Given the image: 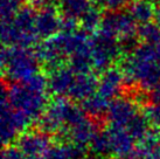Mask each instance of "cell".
<instances>
[{"label": "cell", "instance_id": "obj_5", "mask_svg": "<svg viewBox=\"0 0 160 159\" xmlns=\"http://www.w3.org/2000/svg\"><path fill=\"white\" fill-rule=\"evenodd\" d=\"M85 115L82 108L66 98L56 97L48 103L45 112L38 119L39 130L48 135H56L63 128L76 123Z\"/></svg>", "mask_w": 160, "mask_h": 159}, {"label": "cell", "instance_id": "obj_23", "mask_svg": "<svg viewBox=\"0 0 160 159\" xmlns=\"http://www.w3.org/2000/svg\"><path fill=\"white\" fill-rule=\"evenodd\" d=\"M137 36L142 44H154L160 38V27L152 22L142 23L138 26Z\"/></svg>", "mask_w": 160, "mask_h": 159}, {"label": "cell", "instance_id": "obj_7", "mask_svg": "<svg viewBox=\"0 0 160 159\" xmlns=\"http://www.w3.org/2000/svg\"><path fill=\"white\" fill-rule=\"evenodd\" d=\"M123 53L119 41L97 32L91 39V60L92 68L98 71H105L117 61Z\"/></svg>", "mask_w": 160, "mask_h": 159}, {"label": "cell", "instance_id": "obj_3", "mask_svg": "<svg viewBox=\"0 0 160 159\" xmlns=\"http://www.w3.org/2000/svg\"><path fill=\"white\" fill-rule=\"evenodd\" d=\"M36 12L33 6H22L11 19L1 20L4 46L29 48L39 39L35 28Z\"/></svg>", "mask_w": 160, "mask_h": 159}, {"label": "cell", "instance_id": "obj_26", "mask_svg": "<svg viewBox=\"0 0 160 159\" xmlns=\"http://www.w3.org/2000/svg\"><path fill=\"white\" fill-rule=\"evenodd\" d=\"M41 159H72L67 144L50 145Z\"/></svg>", "mask_w": 160, "mask_h": 159}, {"label": "cell", "instance_id": "obj_2", "mask_svg": "<svg viewBox=\"0 0 160 159\" xmlns=\"http://www.w3.org/2000/svg\"><path fill=\"white\" fill-rule=\"evenodd\" d=\"M122 70L125 76V83L138 85L144 91L152 90L160 81V66L157 62L153 44H142L123 60Z\"/></svg>", "mask_w": 160, "mask_h": 159}, {"label": "cell", "instance_id": "obj_13", "mask_svg": "<svg viewBox=\"0 0 160 159\" xmlns=\"http://www.w3.org/2000/svg\"><path fill=\"white\" fill-rule=\"evenodd\" d=\"M48 74L49 75L47 76V80H48L49 91L58 97H61L64 95L68 96L74 79H75V73L70 68L61 66L54 70L49 71Z\"/></svg>", "mask_w": 160, "mask_h": 159}, {"label": "cell", "instance_id": "obj_33", "mask_svg": "<svg viewBox=\"0 0 160 159\" xmlns=\"http://www.w3.org/2000/svg\"><path fill=\"white\" fill-rule=\"evenodd\" d=\"M151 159H160V146L154 151V153L152 155V158Z\"/></svg>", "mask_w": 160, "mask_h": 159}, {"label": "cell", "instance_id": "obj_20", "mask_svg": "<svg viewBox=\"0 0 160 159\" xmlns=\"http://www.w3.org/2000/svg\"><path fill=\"white\" fill-rule=\"evenodd\" d=\"M102 20L103 14L101 12V9L91 6V8L80 19L81 28L87 32V33H89V34L90 33H93L97 29H99Z\"/></svg>", "mask_w": 160, "mask_h": 159}, {"label": "cell", "instance_id": "obj_34", "mask_svg": "<svg viewBox=\"0 0 160 159\" xmlns=\"http://www.w3.org/2000/svg\"><path fill=\"white\" fill-rule=\"evenodd\" d=\"M85 159H105V158L101 157V156H95V157H89V158H85Z\"/></svg>", "mask_w": 160, "mask_h": 159}, {"label": "cell", "instance_id": "obj_24", "mask_svg": "<svg viewBox=\"0 0 160 159\" xmlns=\"http://www.w3.org/2000/svg\"><path fill=\"white\" fill-rule=\"evenodd\" d=\"M138 146L152 156L154 153V151L160 146V131L150 129L146 135L139 141Z\"/></svg>", "mask_w": 160, "mask_h": 159}, {"label": "cell", "instance_id": "obj_8", "mask_svg": "<svg viewBox=\"0 0 160 159\" xmlns=\"http://www.w3.org/2000/svg\"><path fill=\"white\" fill-rule=\"evenodd\" d=\"M92 119L93 118L85 115L76 123L63 128L58 135L64 141L68 139V141H70V143L89 146L95 133L97 132V124L95 123V121Z\"/></svg>", "mask_w": 160, "mask_h": 159}, {"label": "cell", "instance_id": "obj_32", "mask_svg": "<svg viewBox=\"0 0 160 159\" xmlns=\"http://www.w3.org/2000/svg\"><path fill=\"white\" fill-rule=\"evenodd\" d=\"M154 20H156V23L160 27V5L156 8V13H154Z\"/></svg>", "mask_w": 160, "mask_h": 159}, {"label": "cell", "instance_id": "obj_27", "mask_svg": "<svg viewBox=\"0 0 160 159\" xmlns=\"http://www.w3.org/2000/svg\"><path fill=\"white\" fill-rule=\"evenodd\" d=\"M144 116L148 121L150 125L160 126V104L152 103L146 105L144 109Z\"/></svg>", "mask_w": 160, "mask_h": 159}, {"label": "cell", "instance_id": "obj_10", "mask_svg": "<svg viewBox=\"0 0 160 159\" xmlns=\"http://www.w3.org/2000/svg\"><path fill=\"white\" fill-rule=\"evenodd\" d=\"M137 114V102L130 97H116L110 102L107 118L111 125L125 128Z\"/></svg>", "mask_w": 160, "mask_h": 159}, {"label": "cell", "instance_id": "obj_4", "mask_svg": "<svg viewBox=\"0 0 160 159\" xmlns=\"http://www.w3.org/2000/svg\"><path fill=\"white\" fill-rule=\"evenodd\" d=\"M0 59L5 77L12 82H23L38 74L39 70L40 61L34 49L4 46Z\"/></svg>", "mask_w": 160, "mask_h": 159}, {"label": "cell", "instance_id": "obj_6", "mask_svg": "<svg viewBox=\"0 0 160 159\" xmlns=\"http://www.w3.org/2000/svg\"><path fill=\"white\" fill-rule=\"evenodd\" d=\"M27 115L14 109L9 104L7 98L1 96V109H0V136L4 145H9L14 139L23 133L27 126L32 123Z\"/></svg>", "mask_w": 160, "mask_h": 159}, {"label": "cell", "instance_id": "obj_1", "mask_svg": "<svg viewBox=\"0 0 160 159\" xmlns=\"http://www.w3.org/2000/svg\"><path fill=\"white\" fill-rule=\"evenodd\" d=\"M48 80L42 74H35L23 82L2 85V94L14 109L21 111L32 121H38L48 105Z\"/></svg>", "mask_w": 160, "mask_h": 159}, {"label": "cell", "instance_id": "obj_31", "mask_svg": "<svg viewBox=\"0 0 160 159\" xmlns=\"http://www.w3.org/2000/svg\"><path fill=\"white\" fill-rule=\"evenodd\" d=\"M153 47H154V52H156L157 62H158V64L160 66V38H159V40L157 41L156 44H153Z\"/></svg>", "mask_w": 160, "mask_h": 159}, {"label": "cell", "instance_id": "obj_17", "mask_svg": "<svg viewBox=\"0 0 160 159\" xmlns=\"http://www.w3.org/2000/svg\"><path fill=\"white\" fill-rule=\"evenodd\" d=\"M109 105V100L99 93H95L90 97L82 101V109L89 117L95 119H101L103 116H107Z\"/></svg>", "mask_w": 160, "mask_h": 159}, {"label": "cell", "instance_id": "obj_25", "mask_svg": "<svg viewBox=\"0 0 160 159\" xmlns=\"http://www.w3.org/2000/svg\"><path fill=\"white\" fill-rule=\"evenodd\" d=\"M25 1L26 0H0L1 20H7L12 18L22 7Z\"/></svg>", "mask_w": 160, "mask_h": 159}, {"label": "cell", "instance_id": "obj_30", "mask_svg": "<svg viewBox=\"0 0 160 159\" xmlns=\"http://www.w3.org/2000/svg\"><path fill=\"white\" fill-rule=\"evenodd\" d=\"M148 100L151 101V103H157V104H160V81L157 83V85L154 88L150 90V94H148Z\"/></svg>", "mask_w": 160, "mask_h": 159}, {"label": "cell", "instance_id": "obj_12", "mask_svg": "<svg viewBox=\"0 0 160 159\" xmlns=\"http://www.w3.org/2000/svg\"><path fill=\"white\" fill-rule=\"evenodd\" d=\"M124 85H126V83L122 68L119 69L116 67H110L102 73V76L98 81L97 93L108 100H113L122 93Z\"/></svg>", "mask_w": 160, "mask_h": 159}, {"label": "cell", "instance_id": "obj_29", "mask_svg": "<svg viewBox=\"0 0 160 159\" xmlns=\"http://www.w3.org/2000/svg\"><path fill=\"white\" fill-rule=\"evenodd\" d=\"M132 0H96L101 7L107 8L109 11H115V9H120L125 5H129Z\"/></svg>", "mask_w": 160, "mask_h": 159}, {"label": "cell", "instance_id": "obj_28", "mask_svg": "<svg viewBox=\"0 0 160 159\" xmlns=\"http://www.w3.org/2000/svg\"><path fill=\"white\" fill-rule=\"evenodd\" d=\"M1 159H28L18 145H6L1 152Z\"/></svg>", "mask_w": 160, "mask_h": 159}, {"label": "cell", "instance_id": "obj_11", "mask_svg": "<svg viewBox=\"0 0 160 159\" xmlns=\"http://www.w3.org/2000/svg\"><path fill=\"white\" fill-rule=\"evenodd\" d=\"M35 28L38 36L42 39H49L61 31V18L53 4L38 9Z\"/></svg>", "mask_w": 160, "mask_h": 159}, {"label": "cell", "instance_id": "obj_14", "mask_svg": "<svg viewBox=\"0 0 160 159\" xmlns=\"http://www.w3.org/2000/svg\"><path fill=\"white\" fill-rule=\"evenodd\" d=\"M107 132L109 136V141H110L111 153H113L116 157L129 155L134 150L136 139L130 135L126 128L110 125Z\"/></svg>", "mask_w": 160, "mask_h": 159}, {"label": "cell", "instance_id": "obj_16", "mask_svg": "<svg viewBox=\"0 0 160 159\" xmlns=\"http://www.w3.org/2000/svg\"><path fill=\"white\" fill-rule=\"evenodd\" d=\"M69 68L75 74L90 73L92 68L91 60V40L89 44L77 49L75 53L69 56Z\"/></svg>", "mask_w": 160, "mask_h": 159}, {"label": "cell", "instance_id": "obj_19", "mask_svg": "<svg viewBox=\"0 0 160 159\" xmlns=\"http://www.w3.org/2000/svg\"><path fill=\"white\" fill-rule=\"evenodd\" d=\"M90 0H60L58 8L62 13V17L77 19L80 20L90 8Z\"/></svg>", "mask_w": 160, "mask_h": 159}, {"label": "cell", "instance_id": "obj_21", "mask_svg": "<svg viewBox=\"0 0 160 159\" xmlns=\"http://www.w3.org/2000/svg\"><path fill=\"white\" fill-rule=\"evenodd\" d=\"M89 147L91 152L95 156H104L111 153V147H110V141H109V136H108L107 130L105 131H99L95 133L91 141L89 144Z\"/></svg>", "mask_w": 160, "mask_h": 159}, {"label": "cell", "instance_id": "obj_35", "mask_svg": "<svg viewBox=\"0 0 160 159\" xmlns=\"http://www.w3.org/2000/svg\"><path fill=\"white\" fill-rule=\"evenodd\" d=\"M151 3H157V1H159V0H150Z\"/></svg>", "mask_w": 160, "mask_h": 159}, {"label": "cell", "instance_id": "obj_15", "mask_svg": "<svg viewBox=\"0 0 160 159\" xmlns=\"http://www.w3.org/2000/svg\"><path fill=\"white\" fill-rule=\"evenodd\" d=\"M98 81L99 80L91 73L76 74L68 96L74 101H84L98 89Z\"/></svg>", "mask_w": 160, "mask_h": 159}, {"label": "cell", "instance_id": "obj_18", "mask_svg": "<svg viewBox=\"0 0 160 159\" xmlns=\"http://www.w3.org/2000/svg\"><path fill=\"white\" fill-rule=\"evenodd\" d=\"M128 11L132 15L134 21L139 25L151 22L156 13L153 3H151L150 0H132L129 4Z\"/></svg>", "mask_w": 160, "mask_h": 159}, {"label": "cell", "instance_id": "obj_22", "mask_svg": "<svg viewBox=\"0 0 160 159\" xmlns=\"http://www.w3.org/2000/svg\"><path fill=\"white\" fill-rule=\"evenodd\" d=\"M150 123L146 119V117L140 114H137L130 121L128 125L125 126L126 130L130 132V135L136 139V141H140L145 135L147 133V131L150 130Z\"/></svg>", "mask_w": 160, "mask_h": 159}, {"label": "cell", "instance_id": "obj_9", "mask_svg": "<svg viewBox=\"0 0 160 159\" xmlns=\"http://www.w3.org/2000/svg\"><path fill=\"white\" fill-rule=\"evenodd\" d=\"M50 135L38 131H27L18 138V146L28 157V159L42 158L50 146Z\"/></svg>", "mask_w": 160, "mask_h": 159}]
</instances>
